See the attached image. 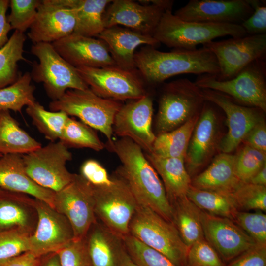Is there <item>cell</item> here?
<instances>
[{
    "label": "cell",
    "instance_id": "4",
    "mask_svg": "<svg viewBox=\"0 0 266 266\" xmlns=\"http://www.w3.org/2000/svg\"><path fill=\"white\" fill-rule=\"evenodd\" d=\"M129 234L162 253L177 266H187L189 247L174 225L150 208L138 204Z\"/></svg>",
    "mask_w": 266,
    "mask_h": 266
},
{
    "label": "cell",
    "instance_id": "31",
    "mask_svg": "<svg viewBox=\"0 0 266 266\" xmlns=\"http://www.w3.org/2000/svg\"><path fill=\"white\" fill-rule=\"evenodd\" d=\"M199 116L193 117L171 131L156 136L151 153L164 158H185Z\"/></svg>",
    "mask_w": 266,
    "mask_h": 266
},
{
    "label": "cell",
    "instance_id": "9",
    "mask_svg": "<svg viewBox=\"0 0 266 266\" xmlns=\"http://www.w3.org/2000/svg\"><path fill=\"white\" fill-rule=\"evenodd\" d=\"M106 185L92 186L95 213L100 222L119 237L129 234V225L138 203L128 186L115 173Z\"/></svg>",
    "mask_w": 266,
    "mask_h": 266
},
{
    "label": "cell",
    "instance_id": "48",
    "mask_svg": "<svg viewBox=\"0 0 266 266\" xmlns=\"http://www.w3.org/2000/svg\"><path fill=\"white\" fill-rule=\"evenodd\" d=\"M226 266H266V244L256 243Z\"/></svg>",
    "mask_w": 266,
    "mask_h": 266
},
{
    "label": "cell",
    "instance_id": "52",
    "mask_svg": "<svg viewBox=\"0 0 266 266\" xmlns=\"http://www.w3.org/2000/svg\"><path fill=\"white\" fill-rule=\"evenodd\" d=\"M248 183L260 186H266V164Z\"/></svg>",
    "mask_w": 266,
    "mask_h": 266
},
{
    "label": "cell",
    "instance_id": "49",
    "mask_svg": "<svg viewBox=\"0 0 266 266\" xmlns=\"http://www.w3.org/2000/svg\"><path fill=\"white\" fill-rule=\"evenodd\" d=\"M243 142L266 153V126L264 117L251 129Z\"/></svg>",
    "mask_w": 266,
    "mask_h": 266
},
{
    "label": "cell",
    "instance_id": "14",
    "mask_svg": "<svg viewBox=\"0 0 266 266\" xmlns=\"http://www.w3.org/2000/svg\"><path fill=\"white\" fill-rule=\"evenodd\" d=\"M114 0L103 15L105 28L124 26L141 33L153 35L159 21L167 9H172L174 1L169 0Z\"/></svg>",
    "mask_w": 266,
    "mask_h": 266
},
{
    "label": "cell",
    "instance_id": "28",
    "mask_svg": "<svg viewBox=\"0 0 266 266\" xmlns=\"http://www.w3.org/2000/svg\"><path fill=\"white\" fill-rule=\"evenodd\" d=\"M74 11L76 25L73 33L97 37L105 29L103 15L111 0H63Z\"/></svg>",
    "mask_w": 266,
    "mask_h": 266
},
{
    "label": "cell",
    "instance_id": "53",
    "mask_svg": "<svg viewBox=\"0 0 266 266\" xmlns=\"http://www.w3.org/2000/svg\"><path fill=\"white\" fill-rule=\"evenodd\" d=\"M40 266H61L58 255L57 253H50Z\"/></svg>",
    "mask_w": 266,
    "mask_h": 266
},
{
    "label": "cell",
    "instance_id": "45",
    "mask_svg": "<svg viewBox=\"0 0 266 266\" xmlns=\"http://www.w3.org/2000/svg\"><path fill=\"white\" fill-rule=\"evenodd\" d=\"M56 253L61 266H93L86 237L82 239H73Z\"/></svg>",
    "mask_w": 266,
    "mask_h": 266
},
{
    "label": "cell",
    "instance_id": "51",
    "mask_svg": "<svg viewBox=\"0 0 266 266\" xmlns=\"http://www.w3.org/2000/svg\"><path fill=\"white\" fill-rule=\"evenodd\" d=\"M41 263V257L27 252L0 263V266H40Z\"/></svg>",
    "mask_w": 266,
    "mask_h": 266
},
{
    "label": "cell",
    "instance_id": "11",
    "mask_svg": "<svg viewBox=\"0 0 266 266\" xmlns=\"http://www.w3.org/2000/svg\"><path fill=\"white\" fill-rule=\"evenodd\" d=\"M76 69L91 90L101 97L121 101L137 100L146 94L137 70H126L117 66Z\"/></svg>",
    "mask_w": 266,
    "mask_h": 266
},
{
    "label": "cell",
    "instance_id": "10",
    "mask_svg": "<svg viewBox=\"0 0 266 266\" xmlns=\"http://www.w3.org/2000/svg\"><path fill=\"white\" fill-rule=\"evenodd\" d=\"M28 175L40 186L57 192L70 183L75 174L66 164L72 154L61 141L50 142L44 146L22 155Z\"/></svg>",
    "mask_w": 266,
    "mask_h": 266
},
{
    "label": "cell",
    "instance_id": "6",
    "mask_svg": "<svg viewBox=\"0 0 266 266\" xmlns=\"http://www.w3.org/2000/svg\"><path fill=\"white\" fill-rule=\"evenodd\" d=\"M205 101L201 89L189 79H179L166 84L156 116L158 134L171 131L199 115Z\"/></svg>",
    "mask_w": 266,
    "mask_h": 266
},
{
    "label": "cell",
    "instance_id": "34",
    "mask_svg": "<svg viewBox=\"0 0 266 266\" xmlns=\"http://www.w3.org/2000/svg\"><path fill=\"white\" fill-rule=\"evenodd\" d=\"M30 72L21 74L12 84L0 89V111L12 110L21 113L25 106L36 101L34 92L35 87L31 83Z\"/></svg>",
    "mask_w": 266,
    "mask_h": 266
},
{
    "label": "cell",
    "instance_id": "5",
    "mask_svg": "<svg viewBox=\"0 0 266 266\" xmlns=\"http://www.w3.org/2000/svg\"><path fill=\"white\" fill-rule=\"evenodd\" d=\"M123 104L121 101L101 97L89 87L84 90L70 89L59 100L51 101V111H63L69 116L78 117L93 129L102 133L112 141L115 116Z\"/></svg>",
    "mask_w": 266,
    "mask_h": 266
},
{
    "label": "cell",
    "instance_id": "36",
    "mask_svg": "<svg viewBox=\"0 0 266 266\" xmlns=\"http://www.w3.org/2000/svg\"><path fill=\"white\" fill-rule=\"evenodd\" d=\"M59 140L67 148H87L99 151L105 147L93 128L70 116L66 121Z\"/></svg>",
    "mask_w": 266,
    "mask_h": 266
},
{
    "label": "cell",
    "instance_id": "44",
    "mask_svg": "<svg viewBox=\"0 0 266 266\" xmlns=\"http://www.w3.org/2000/svg\"><path fill=\"white\" fill-rule=\"evenodd\" d=\"M214 248L203 239L192 245L188 249L187 266H226Z\"/></svg>",
    "mask_w": 266,
    "mask_h": 266
},
{
    "label": "cell",
    "instance_id": "8",
    "mask_svg": "<svg viewBox=\"0 0 266 266\" xmlns=\"http://www.w3.org/2000/svg\"><path fill=\"white\" fill-rule=\"evenodd\" d=\"M31 52L39 61L33 64L30 72L32 80L43 83L46 93L52 101L59 100L68 90L89 88L76 68L66 61L51 43L33 44Z\"/></svg>",
    "mask_w": 266,
    "mask_h": 266
},
{
    "label": "cell",
    "instance_id": "55",
    "mask_svg": "<svg viewBox=\"0 0 266 266\" xmlns=\"http://www.w3.org/2000/svg\"><path fill=\"white\" fill-rule=\"evenodd\" d=\"M2 156V155L1 154H0V157L1 156Z\"/></svg>",
    "mask_w": 266,
    "mask_h": 266
},
{
    "label": "cell",
    "instance_id": "54",
    "mask_svg": "<svg viewBox=\"0 0 266 266\" xmlns=\"http://www.w3.org/2000/svg\"><path fill=\"white\" fill-rule=\"evenodd\" d=\"M120 266H139L130 258L127 251L124 255Z\"/></svg>",
    "mask_w": 266,
    "mask_h": 266
},
{
    "label": "cell",
    "instance_id": "16",
    "mask_svg": "<svg viewBox=\"0 0 266 266\" xmlns=\"http://www.w3.org/2000/svg\"><path fill=\"white\" fill-rule=\"evenodd\" d=\"M38 216L35 231L30 237V251L37 257L56 253L74 238L67 219L47 204L33 202Z\"/></svg>",
    "mask_w": 266,
    "mask_h": 266
},
{
    "label": "cell",
    "instance_id": "56",
    "mask_svg": "<svg viewBox=\"0 0 266 266\" xmlns=\"http://www.w3.org/2000/svg\"><path fill=\"white\" fill-rule=\"evenodd\" d=\"M1 190H2V189L0 188V192L1 191Z\"/></svg>",
    "mask_w": 266,
    "mask_h": 266
},
{
    "label": "cell",
    "instance_id": "20",
    "mask_svg": "<svg viewBox=\"0 0 266 266\" xmlns=\"http://www.w3.org/2000/svg\"><path fill=\"white\" fill-rule=\"evenodd\" d=\"M73 10L63 0H41L27 35L33 44L52 43L73 33Z\"/></svg>",
    "mask_w": 266,
    "mask_h": 266
},
{
    "label": "cell",
    "instance_id": "33",
    "mask_svg": "<svg viewBox=\"0 0 266 266\" xmlns=\"http://www.w3.org/2000/svg\"><path fill=\"white\" fill-rule=\"evenodd\" d=\"M26 39L24 33L15 30L7 43L0 49V89L12 84L21 75L18 62H27L23 56Z\"/></svg>",
    "mask_w": 266,
    "mask_h": 266
},
{
    "label": "cell",
    "instance_id": "7",
    "mask_svg": "<svg viewBox=\"0 0 266 266\" xmlns=\"http://www.w3.org/2000/svg\"><path fill=\"white\" fill-rule=\"evenodd\" d=\"M266 58L258 59L228 80H218L215 75H199L195 84L201 89L222 93L235 102L266 112Z\"/></svg>",
    "mask_w": 266,
    "mask_h": 266
},
{
    "label": "cell",
    "instance_id": "25",
    "mask_svg": "<svg viewBox=\"0 0 266 266\" xmlns=\"http://www.w3.org/2000/svg\"><path fill=\"white\" fill-rule=\"evenodd\" d=\"M86 240L93 266H120L126 252L123 238L97 221L89 231Z\"/></svg>",
    "mask_w": 266,
    "mask_h": 266
},
{
    "label": "cell",
    "instance_id": "21",
    "mask_svg": "<svg viewBox=\"0 0 266 266\" xmlns=\"http://www.w3.org/2000/svg\"><path fill=\"white\" fill-rule=\"evenodd\" d=\"M51 44L56 51L75 68L116 66L106 45L99 39L72 33Z\"/></svg>",
    "mask_w": 266,
    "mask_h": 266
},
{
    "label": "cell",
    "instance_id": "40",
    "mask_svg": "<svg viewBox=\"0 0 266 266\" xmlns=\"http://www.w3.org/2000/svg\"><path fill=\"white\" fill-rule=\"evenodd\" d=\"M266 164V153L245 145L235 155V170L238 180L248 183Z\"/></svg>",
    "mask_w": 266,
    "mask_h": 266
},
{
    "label": "cell",
    "instance_id": "42",
    "mask_svg": "<svg viewBox=\"0 0 266 266\" xmlns=\"http://www.w3.org/2000/svg\"><path fill=\"white\" fill-rule=\"evenodd\" d=\"M41 0H10L7 20L11 29L24 33L34 22Z\"/></svg>",
    "mask_w": 266,
    "mask_h": 266
},
{
    "label": "cell",
    "instance_id": "22",
    "mask_svg": "<svg viewBox=\"0 0 266 266\" xmlns=\"http://www.w3.org/2000/svg\"><path fill=\"white\" fill-rule=\"evenodd\" d=\"M217 120V112L213 103L205 100L185 158V167L191 177L205 164L215 149L218 133Z\"/></svg>",
    "mask_w": 266,
    "mask_h": 266
},
{
    "label": "cell",
    "instance_id": "46",
    "mask_svg": "<svg viewBox=\"0 0 266 266\" xmlns=\"http://www.w3.org/2000/svg\"><path fill=\"white\" fill-rule=\"evenodd\" d=\"M250 2L253 8V12L241 26L245 30L247 35L266 33V1L250 0Z\"/></svg>",
    "mask_w": 266,
    "mask_h": 266
},
{
    "label": "cell",
    "instance_id": "32",
    "mask_svg": "<svg viewBox=\"0 0 266 266\" xmlns=\"http://www.w3.org/2000/svg\"><path fill=\"white\" fill-rule=\"evenodd\" d=\"M187 198L202 211L234 220L238 211L231 194L204 190L191 185Z\"/></svg>",
    "mask_w": 266,
    "mask_h": 266
},
{
    "label": "cell",
    "instance_id": "3",
    "mask_svg": "<svg viewBox=\"0 0 266 266\" xmlns=\"http://www.w3.org/2000/svg\"><path fill=\"white\" fill-rule=\"evenodd\" d=\"M227 35L235 38L247 34L241 25L186 21L174 15L172 9H167L152 36L160 44L173 49L192 50L200 44Z\"/></svg>",
    "mask_w": 266,
    "mask_h": 266
},
{
    "label": "cell",
    "instance_id": "37",
    "mask_svg": "<svg viewBox=\"0 0 266 266\" xmlns=\"http://www.w3.org/2000/svg\"><path fill=\"white\" fill-rule=\"evenodd\" d=\"M18 194L2 189L0 192V231L14 228L28 230L29 215L17 201Z\"/></svg>",
    "mask_w": 266,
    "mask_h": 266
},
{
    "label": "cell",
    "instance_id": "50",
    "mask_svg": "<svg viewBox=\"0 0 266 266\" xmlns=\"http://www.w3.org/2000/svg\"><path fill=\"white\" fill-rule=\"evenodd\" d=\"M9 7V0H0V49L8 41V34L12 30L6 15Z\"/></svg>",
    "mask_w": 266,
    "mask_h": 266
},
{
    "label": "cell",
    "instance_id": "35",
    "mask_svg": "<svg viewBox=\"0 0 266 266\" xmlns=\"http://www.w3.org/2000/svg\"><path fill=\"white\" fill-rule=\"evenodd\" d=\"M26 112L32 119L33 125L50 142L60 139L69 117L66 113L48 111L36 101L27 106Z\"/></svg>",
    "mask_w": 266,
    "mask_h": 266
},
{
    "label": "cell",
    "instance_id": "1",
    "mask_svg": "<svg viewBox=\"0 0 266 266\" xmlns=\"http://www.w3.org/2000/svg\"><path fill=\"white\" fill-rule=\"evenodd\" d=\"M107 146L121 162L115 173L125 182L138 204L172 223L171 207L164 187L143 150L128 138L112 140Z\"/></svg>",
    "mask_w": 266,
    "mask_h": 266
},
{
    "label": "cell",
    "instance_id": "13",
    "mask_svg": "<svg viewBox=\"0 0 266 266\" xmlns=\"http://www.w3.org/2000/svg\"><path fill=\"white\" fill-rule=\"evenodd\" d=\"M202 46L209 49L217 59L219 72L216 78L228 80L253 61L266 57V33L213 40Z\"/></svg>",
    "mask_w": 266,
    "mask_h": 266
},
{
    "label": "cell",
    "instance_id": "29",
    "mask_svg": "<svg viewBox=\"0 0 266 266\" xmlns=\"http://www.w3.org/2000/svg\"><path fill=\"white\" fill-rule=\"evenodd\" d=\"M172 223L184 243L189 248L196 242L204 239L201 223V210L186 196L169 201Z\"/></svg>",
    "mask_w": 266,
    "mask_h": 266
},
{
    "label": "cell",
    "instance_id": "18",
    "mask_svg": "<svg viewBox=\"0 0 266 266\" xmlns=\"http://www.w3.org/2000/svg\"><path fill=\"white\" fill-rule=\"evenodd\" d=\"M253 12L250 0H191L174 15L186 21L241 25Z\"/></svg>",
    "mask_w": 266,
    "mask_h": 266
},
{
    "label": "cell",
    "instance_id": "17",
    "mask_svg": "<svg viewBox=\"0 0 266 266\" xmlns=\"http://www.w3.org/2000/svg\"><path fill=\"white\" fill-rule=\"evenodd\" d=\"M153 104L146 94L123 104L116 113L113 132L121 138H128L146 153H151L156 135L152 130Z\"/></svg>",
    "mask_w": 266,
    "mask_h": 266
},
{
    "label": "cell",
    "instance_id": "24",
    "mask_svg": "<svg viewBox=\"0 0 266 266\" xmlns=\"http://www.w3.org/2000/svg\"><path fill=\"white\" fill-rule=\"evenodd\" d=\"M97 37L105 44L116 66L129 70H137L134 56L138 46L160 44L151 35L119 26L105 28Z\"/></svg>",
    "mask_w": 266,
    "mask_h": 266
},
{
    "label": "cell",
    "instance_id": "23",
    "mask_svg": "<svg viewBox=\"0 0 266 266\" xmlns=\"http://www.w3.org/2000/svg\"><path fill=\"white\" fill-rule=\"evenodd\" d=\"M0 188L27 194L54 209L55 192L36 184L27 173L22 155L6 154L0 157Z\"/></svg>",
    "mask_w": 266,
    "mask_h": 266
},
{
    "label": "cell",
    "instance_id": "43",
    "mask_svg": "<svg viewBox=\"0 0 266 266\" xmlns=\"http://www.w3.org/2000/svg\"><path fill=\"white\" fill-rule=\"evenodd\" d=\"M233 221L259 244H266V215L261 211H238Z\"/></svg>",
    "mask_w": 266,
    "mask_h": 266
},
{
    "label": "cell",
    "instance_id": "19",
    "mask_svg": "<svg viewBox=\"0 0 266 266\" xmlns=\"http://www.w3.org/2000/svg\"><path fill=\"white\" fill-rule=\"evenodd\" d=\"M204 238L224 262H230L256 242L233 220L201 210Z\"/></svg>",
    "mask_w": 266,
    "mask_h": 266
},
{
    "label": "cell",
    "instance_id": "38",
    "mask_svg": "<svg viewBox=\"0 0 266 266\" xmlns=\"http://www.w3.org/2000/svg\"><path fill=\"white\" fill-rule=\"evenodd\" d=\"M123 240L127 253L139 266H177L162 253L130 234Z\"/></svg>",
    "mask_w": 266,
    "mask_h": 266
},
{
    "label": "cell",
    "instance_id": "47",
    "mask_svg": "<svg viewBox=\"0 0 266 266\" xmlns=\"http://www.w3.org/2000/svg\"><path fill=\"white\" fill-rule=\"evenodd\" d=\"M80 172V175L93 186L106 185L111 182V177L106 169L96 160L89 159L85 161L81 166Z\"/></svg>",
    "mask_w": 266,
    "mask_h": 266
},
{
    "label": "cell",
    "instance_id": "15",
    "mask_svg": "<svg viewBox=\"0 0 266 266\" xmlns=\"http://www.w3.org/2000/svg\"><path fill=\"white\" fill-rule=\"evenodd\" d=\"M201 91L204 100L217 105L226 115L228 131L218 148L222 153H230L243 141L265 112L258 108L239 105L222 93L206 89Z\"/></svg>",
    "mask_w": 266,
    "mask_h": 266
},
{
    "label": "cell",
    "instance_id": "12",
    "mask_svg": "<svg viewBox=\"0 0 266 266\" xmlns=\"http://www.w3.org/2000/svg\"><path fill=\"white\" fill-rule=\"evenodd\" d=\"M54 209L67 219L75 240L85 238L97 221L92 186L80 174H75L70 183L55 192Z\"/></svg>",
    "mask_w": 266,
    "mask_h": 266
},
{
    "label": "cell",
    "instance_id": "30",
    "mask_svg": "<svg viewBox=\"0 0 266 266\" xmlns=\"http://www.w3.org/2000/svg\"><path fill=\"white\" fill-rule=\"evenodd\" d=\"M41 146L20 127L9 110L0 111V154L24 155Z\"/></svg>",
    "mask_w": 266,
    "mask_h": 266
},
{
    "label": "cell",
    "instance_id": "41",
    "mask_svg": "<svg viewBox=\"0 0 266 266\" xmlns=\"http://www.w3.org/2000/svg\"><path fill=\"white\" fill-rule=\"evenodd\" d=\"M30 235L24 229L0 231V263L29 252Z\"/></svg>",
    "mask_w": 266,
    "mask_h": 266
},
{
    "label": "cell",
    "instance_id": "27",
    "mask_svg": "<svg viewBox=\"0 0 266 266\" xmlns=\"http://www.w3.org/2000/svg\"><path fill=\"white\" fill-rule=\"evenodd\" d=\"M145 157L162 179V183L169 202L186 196L191 185L184 158H164L153 153Z\"/></svg>",
    "mask_w": 266,
    "mask_h": 266
},
{
    "label": "cell",
    "instance_id": "39",
    "mask_svg": "<svg viewBox=\"0 0 266 266\" xmlns=\"http://www.w3.org/2000/svg\"><path fill=\"white\" fill-rule=\"evenodd\" d=\"M238 211H266V187L241 182L231 194Z\"/></svg>",
    "mask_w": 266,
    "mask_h": 266
},
{
    "label": "cell",
    "instance_id": "26",
    "mask_svg": "<svg viewBox=\"0 0 266 266\" xmlns=\"http://www.w3.org/2000/svg\"><path fill=\"white\" fill-rule=\"evenodd\" d=\"M235 170V155L221 153L202 172L191 179V186L204 190L232 194L240 184Z\"/></svg>",
    "mask_w": 266,
    "mask_h": 266
},
{
    "label": "cell",
    "instance_id": "2",
    "mask_svg": "<svg viewBox=\"0 0 266 266\" xmlns=\"http://www.w3.org/2000/svg\"><path fill=\"white\" fill-rule=\"evenodd\" d=\"M135 66L141 77L151 84H159L174 76L182 74L217 75V59L208 48L173 49L163 52L146 45L135 52Z\"/></svg>",
    "mask_w": 266,
    "mask_h": 266
}]
</instances>
